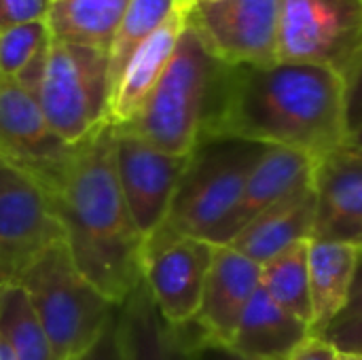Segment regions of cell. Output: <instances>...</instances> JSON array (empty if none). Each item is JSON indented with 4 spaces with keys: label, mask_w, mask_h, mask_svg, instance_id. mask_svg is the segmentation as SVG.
Listing matches in <instances>:
<instances>
[{
    "label": "cell",
    "mask_w": 362,
    "mask_h": 360,
    "mask_svg": "<svg viewBox=\"0 0 362 360\" xmlns=\"http://www.w3.org/2000/svg\"><path fill=\"white\" fill-rule=\"evenodd\" d=\"M361 246L337 240H310L308 274L312 323L310 335L322 337L346 312L356 280Z\"/></svg>",
    "instance_id": "cell-17"
},
{
    "label": "cell",
    "mask_w": 362,
    "mask_h": 360,
    "mask_svg": "<svg viewBox=\"0 0 362 360\" xmlns=\"http://www.w3.org/2000/svg\"><path fill=\"white\" fill-rule=\"evenodd\" d=\"M49 38L47 21H32L0 32V76L15 79Z\"/></svg>",
    "instance_id": "cell-25"
},
{
    "label": "cell",
    "mask_w": 362,
    "mask_h": 360,
    "mask_svg": "<svg viewBox=\"0 0 362 360\" xmlns=\"http://www.w3.org/2000/svg\"><path fill=\"white\" fill-rule=\"evenodd\" d=\"M310 329L282 310L259 286L246 306L229 350L246 360H288L308 339Z\"/></svg>",
    "instance_id": "cell-20"
},
{
    "label": "cell",
    "mask_w": 362,
    "mask_h": 360,
    "mask_svg": "<svg viewBox=\"0 0 362 360\" xmlns=\"http://www.w3.org/2000/svg\"><path fill=\"white\" fill-rule=\"evenodd\" d=\"M225 66L187 23L140 115L121 129L144 138L163 153L189 157L202 140Z\"/></svg>",
    "instance_id": "cell-3"
},
{
    "label": "cell",
    "mask_w": 362,
    "mask_h": 360,
    "mask_svg": "<svg viewBox=\"0 0 362 360\" xmlns=\"http://www.w3.org/2000/svg\"><path fill=\"white\" fill-rule=\"evenodd\" d=\"M15 284L28 295L53 360L85 354L117 310L76 269L66 240L47 246Z\"/></svg>",
    "instance_id": "cell-4"
},
{
    "label": "cell",
    "mask_w": 362,
    "mask_h": 360,
    "mask_svg": "<svg viewBox=\"0 0 362 360\" xmlns=\"http://www.w3.org/2000/svg\"><path fill=\"white\" fill-rule=\"evenodd\" d=\"M189 0H132L108 49L110 89L129 55Z\"/></svg>",
    "instance_id": "cell-24"
},
{
    "label": "cell",
    "mask_w": 362,
    "mask_h": 360,
    "mask_svg": "<svg viewBox=\"0 0 362 360\" xmlns=\"http://www.w3.org/2000/svg\"><path fill=\"white\" fill-rule=\"evenodd\" d=\"M337 350L325 337H308L288 360H335Z\"/></svg>",
    "instance_id": "cell-30"
},
{
    "label": "cell",
    "mask_w": 362,
    "mask_h": 360,
    "mask_svg": "<svg viewBox=\"0 0 362 360\" xmlns=\"http://www.w3.org/2000/svg\"><path fill=\"white\" fill-rule=\"evenodd\" d=\"M74 151L51 129L36 98L15 79L0 76V166L21 172L53 195Z\"/></svg>",
    "instance_id": "cell-9"
},
{
    "label": "cell",
    "mask_w": 362,
    "mask_h": 360,
    "mask_svg": "<svg viewBox=\"0 0 362 360\" xmlns=\"http://www.w3.org/2000/svg\"><path fill=\"white\" fill-rule=\"evenodd\" d=\"M335 360H362V352H344V350H337Z\"/></svg>",
    "instance_id": "cell-34"
},
{
    "label": "cell",
    "mask_w": 362,
    "mask_h": 360,
    "mask_svg": "<svg viewBox=\"0 0 362 360\" xmlns=\"http://www.w3.org/2000/svg\"><path fill=\"white\" fill-rule=\"evenodd\" d=\"M0 289H2V282H0Z\"/></svg>",
    "instance_id": "cell-38"
},
{
    "label": "cell",
    "mask_w": 362,
    "mask_h": 360,
    "mask_svg": "<svg viewBox=\"0 0 362 360\" xmlns=\"http://www.w3.org/2000/svg\"><path fill=\"white\" fill-rule=\"evenodd\" d=\"M214 244L163 223L140 246V278L161 318L174 329L195 323Z\"/></svg>",
    "instance_id": "cell-7"
},
{
    "label": "cell",
    "mask_w": 362,
    "mask_h": 360,
    "mask_svg": "<svg viewBox=\"0 0 362 360\" xmlns=\"http://www.w3.org/2000/svg\"><path fill=\"white\" fill-rule=\"evenodd\" d=\"M308 246L310 240L297 242L261 265V289L274 303L293 314L303 325L312 323L310 303V274H308Z\"/></svg>",
    "instance_id": "cell-22"
},
{
    "label": "cell",
    "mask_w": 362,
    "mask_h": 360,
    "mask_svg": "<svg viewBox=\"0 0 362 360\" xmlns=\"http://www.w3.org/2000/svg\"><path fill=\"white\" fill-rule=\"evenodd\" d=\"M314 180V159L305 153L282 149V146H267L263 149L261 157L257 159L242 199L229 221L225 244H229L252 219L269 210L272 206L280 204L282 199L295 195L297 191L305 189Z\"/></svg>",
    "instance_id": "cell-16"
},
{
    "label": "cell",
    "mask_w": 362,
    "mask_h": 360,
    "mask_svg": "<svg viewBox=\"0 0 362 360\" xmlns=\"http://www.w3.org/2000/svg\"><path fill=\"white\" fill-rule=\"evenodd\" d=\"M112 157L125 206L144 238L168 221L189 157L163 153L121 127H112Z\"/></svg>",
    "instance_id": "cell-11"
},
{
    "label": "cell",
    "mask_w": 362,
    "mask_h": 360,
    "mask_svg": "<svg viewBox=\"0 0 362 360\" xmlns=\"http://www.w3.org/2000/svg\"><path fill=\"white\" fill-rule=\"evenodd\" d=\"M354 244H358V246H361V248H362V238H361V240H358V242H354Z\"/></svg>",
    "instance_id": "cell-37"
},
{
    "label": "cell",
    "mask_w": 362,
    "mask_h": 360,
    "mask_svg": "<svg viewBox=\"0 0 362 360\" xmlns=\"http://www.w3.org/2000/svg\"><path fill=\"white\" fill-rule=\"evenodd\" d=\"M259 286V263L250 261L231 246H214L202 306L193 323L199 339L229 348L240 318Z\"/></svg>",
    "instance_id": "cell-14"
},
{
    "label": "cell",
    "mask_w": 362,
    "mask_h": 360,
    "mask_svg": "<svg viewBox=\"0 0 362 360\" xmlns=\"http://www.w3.org/2000/svg\"><path fill=\"white\" fill-rule=\"evenodd\" d=\"M0 339L13 360H53L30 299L17 284L0 289Z\"/></svg>",
    "instance_id": "cell-23"
},
{
    "label": "cell",
    "mask_w": 362,
    "mask_h": 360,
    "mask_svg": "<svg viewBox=\"0 0 362 360\" xmlns=\"http://www.w3.org/2000/svg\"><path fill=\"white\" fill-rule=\"evenodd\" d=\"M316 225L312 240L362 238V151L344 146L314 159Z\"/></svg>",
    "instance_id": "cell-13"
},
{
    "label": "cell",
    "mask_w": 362,
    "mask_h": 360,
    "mask_svg": "<svg viewBox=\"0 0 362 360\" xmlns=\"http://www.w3.org/2000/svg\"><path fill=\"white\" fill-rule=\"evenodd\" d=\"M210 2H223V0H189V4H210Z\"/></svg>",
    "instance_id": "cell-36"
},
{
    "label": "cell",
    "mask_w": 362,
    "mask_h": 360,
    "mask_svg": "<svg viewBox=\"0 0 362 360\" xmlns=\"http://www.w3.org/2000/svg\"><path fill=\"white\" fill-rule=\"evenodd\" d=\"M322 337L337 350L362 352V314L354 318L337 320Z\"/></svg>",
    "instance_id": "cell-29"
},
{
    "label": "cell",
    "mask_w": 362,
    "mask_h": 360,
    "mask_svg": "<svg viewBox=\"0 0 362 360\" xmlns=\"http://www.w3.org/2000/svg\"><path fill=\"white\" fill-rule=\"evenodd\" d=\"M362 314V248L361 257H358V267H356V280H354V286H352V295H350V301H348V308L346 312L341 314L339 320L344 318H354V316H361Z\"/></svg>",
    "instance_id": "cell-32"
},
{
    "label": "cell",
    "mask_w": 362,
    "mask_h": 360,
    "mask_svg": "<svg viewBox=\"0 0 362 360\" xmlns=\"http://www.w3.org/2000/svg\"><path fill=\"white\" fill-rule=\"evenodd\" d=\"M348 142H350L352 146H356L358 151H362V125H361V127H356V129H354V132L350 134Z\"/></svg>",
    "instance_id": "cell-33"
},
{
    "label": "cell",
    "mask_w": 362,
    "mask_h": 360,
    "mask_svg": "<svg viewBox=\"0 0 362 360\" xmlns=\"http://www.w3.org/2000/svg\"><path fill=\"white\" fill-rule=\"evenodd\" d=\"M362 49V0H280L278 62L348 70Z\"/></svg>",
    "instance_id": "cell-8"
},
{
    "label": "cell",
    "mask_w": 362,
    "mask_h": 360,
    "mask_svg": "<svg viewBox=\"0 0 362 360\" xmlns=\"http://www.w3.org/2000/svg\"><path fill=\"white\" fill-rule=\"evenodd\" d=\"M129 2L132 0H53L47 25L53 38L108 53Z\"/></svg>",
    "instance_id": "cell-21"
},
{
    "label": "cell",
    "mask_w": 362,
    "mask_h": 360,
    "mask_svg": "<svg viewBox=\"0 0 362 360\" xmlns=\"http://www.w3.org/2000/svg\"><path fill=\"white\" fill-rule=\"evenodd\" d=\"M265 144L238 138H206L189 163L170 206L168 225L176 231L225 246L229 221Z\"/></svg>",
    "instance_id": "cell-5"
},
{
    "label": "cell",
    "mask_w": 362,
    "mask_h": 360,
    "mask_svg": "<svg viewBox=\"0 0 362 360\" xmlns=\"http://www.w3.org/2000/svg\"><path fill=\"white\" fill-rule=\"evenodd\" d=\"M346 85V110H348V127L350 134L362 125V49L352 59L348 70L344 72Z\"/></svg>",
    "instance_id": "cell-27"
},
{
    "label": "cell",
    "mask_w": 362,
    "mask_h": 360,
    "mask_svg": "<svg viewBox=\"0 0 362 360\" xmlns=\"http://www.w3.org/2000/svg\"><path fill=\"white\" fill-rule=\"evenodd\" d=\"M206 138H238L318 159L350 138L344 76L286 62L225 66L202 134Z\"/></svg>",
    "instance_id": "cell-1"
},
{
    "label": "cell",
    "mask_w": 362,
    "mask_h": 360,
    "mask_svg": "<svg viewBox=\"0 0 362 360\" xmlns=\"http://www.w3.org/2000/svg\"><path fill=\"white\" fill-rule=\"evenodd\" d=\"M280 0H223L189 4L187 23L210 53L227 66L278 62Z\"/></svg>",
    "instance_id": "cell-10"
},
{
    "label": "cell",
    "mask_w": 362,
    "mask_h": 360,
    "mask_svg": "<svg viewBox=\"0 0 362 360\" xmlns=\"http://www.w3.org/2000/svg\"><path fill=\"white\" fill-rule=\"evenodd\" d=\"M191 360H246L242 359L240 354L231 352L225 346H216V344H208L202 342L199 335L195 337L193 350H191Z\"/></svg>",
    "instance_id": "cell-31"
},
{
    "label": "cell",
    "mask_w": 362,
    "mask_h": 360,
    "mask_svg": "<svg viewBox=\"0 0 362 360\" xmlns=\"http://www.w3.org/2000/svg\"><path fill=\"white\" fill-rule=\"evenodd\" d=\"M187 8H178L129 55L110 89L108 125L125 127L140 115L187 28Z\"/></svg>",
    "instance_id": "cell-15"
},
{
    "label": "cell",
    "mask_w": 362,
    "mask_h": 360,
    "mask_svg": "<svg viewBox=\"0 0 362 360\" xmlns=\"http://www.w3.org/2000/svg\"><path fill=\"white\" fill-rule=\"evenodd\" d=\"M117 318L125 360H191L195 335L161 318L144 282L117 308Z\"/></svg>",
    "instance_id": "cell-19"
},
{
    "label": "cell",
    "mask_w": 362,
    "mask_h": 360,
    "mask_svg": "<svg viewBox=\"0 0 362 360\" xmlns=\"http://www.w3.org/2000/svg\"><path fill=\"white\" fill-rule=\"evenodd\" d=\"M53 0H0V32L32 23L47 21Z\"/></svg>",
    "instance_id": "cell-26"
},
{
    "label": "cell",
    "mask_w": 362,
    "mask_h": 360,
    "mask_svg": "<svg viewBox=\"0 0 362 360\" xmlns=\"http://www.w3.org/2000/svg\"><path fill=\"white\" fill-rule=\"evenodd\" d=\"M49 199L76 269L112 306H121L142 282L144 238L121 193L110 125L76 146L62 185Z\"/></svg>",
    "instance_id": "cell-2"
},
{
    "label": "cell",
    "mask_w": 362,
    "mask_h": 360,
    "mask_svg": "<svg viewBox=\"0 0 362 360\" xmlns=\"http://www.w3.org/2000/svg\"><path fill=\"white\" fill-rule=\"evenodd\" d=\"M76 360H125L123 359V348H121L117 310L112 312V316L108 318L106 327L102 329L100 337L91 344V348L85 354H81Z\"/></svg>",
    "instance_id": "cell-28"
},
{
    "label": "cell",
    "mask_w": 362,
    "mask_h": 360,
    "mask_svg": "<svg viewBox=\"0 0 362 360\" xmlns=\"http://www.w3.org/2000/svg\"><path fill=\"white\" fill-rule=\"evenodd\" d=\"M34 98L68 146L85 144L108 125V53L51 36Z\"/></svg>",
    "instance_id": "cell-6"
},
{
    "label": "cell",
    "mask_w": 362,
    "mask_h": 360,
    "mask_svg": "<svg viewBox=\"0 0 362 360\" xmlns=\"http://www.w3.org/2000/svg\"><path fill=\"white\" fill-rule=\"evenodd\" d=\"M64 240L47 191L32 178L0 166V282L15 284L21 272L51 244Z\"/></svg>",
    "instance_id": "cell-12"
},
{
    "label": "cell",
    "mask_w": 362,
    "mask_h": 360,
    "mask_svg": "<svg viewBox=\"0 0 362 360\" xmlns=\"http://www.w3.org/2000/svg\"><path fill=\"white\" fill-rule=\"evenodd\" d=\"M316 225V191L314 182L295 195L272 206L252 219L229 244L250 261L265 265L297 242L312 240Z\"/></svg>",
    "instance_id": "cell-18"
},
{
    "label": "cell",
    "mask_w": 362,
    "mask_h": 360,
    "mask_svg": "<svg viewBox=\"0 0 362 360\" xmlns=\"http://www.w3.org/2000/svg\"><path fill=\"white\" fill-rule=\"evenodd\" d=\"M0 360H13L11 354H8V350H6V346L2 344V339H0Z\"/></svg>",
    "instance_id": "cell-35"
}]
</instances>
